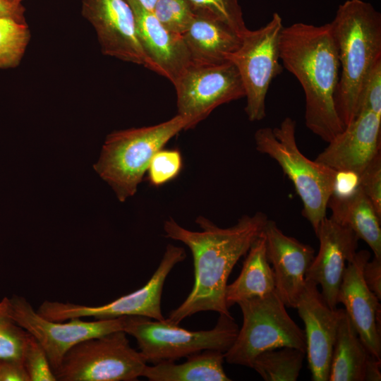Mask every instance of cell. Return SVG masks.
<instances>
[{"label":"cell","instance_id":"18","mask_svg":"<svg viewBox=\"0 0 381 381\" xmlns=\"http://www.w3.org/2000/svg\"><path fill=\"white\" fill-rule=\"evenodd\" d=\"M135 15L136 32L146 59V68L168 79L173 85L192 64L181 35L167 29L135 0H126Z\"/></svg>","mask_w":381,"mask_h":381},{"label":"cell","instance_id":"13","mask_svg":"<svg viewBox=\"0 0 381 381\" xmlns=\"http://www.w3.org/2000/svg\"><path fill=\"white\" fill-rule=\"evenodd\" d=\"M81 13L94 28L104 55L146 66L135 15L126 0H82Z\"/></svg>","mask_w":381,"mask_h":381},{"label":"cell","instance_id":"36","mask_svg":"<svg viewBox=\"0 0 381 381\" xmlns=\"http://www.w3.org/2000/svg\"><path fill=\"white\" fill-rule=\"evenodd\" d=\"M0 381H30L23 361L1 360Z\"/></svg>","mask_w":381,"mask_h":381},{"label":"cell","instance_id":"40","mask_svg":"<svg viewBox=\"0 0 381 381\" xmlns=\"http://www.w3.org/2000/svg\"><path fill=\"white\" fill-rule=\"evenodd\" d=\"M6 1L13 5L19 6V5H21V2L23 0H6Z\"/></svg>","mask_w":381,"mask_h":381},{"label":"cell","instance_id":"12","mask_svg":"<svg viewBox=\"0 0 381 381\" xmlns=\"http://www.w3.org/2000/svg\"><path fill=\"white\" fill-rule=\"evenodd\" d=\"M11 317L32 335L47 353L55 372L68 351L85 340L123 330L124 318L96 319L93 321L72 318L65 321L48 320L34 309L24 297L9 298Z\"/></svg>","mask_w":381,"mask_h":381},{"label":"cell","instance_id":"34","mask_svg":"<svg viewBox=\"0 0 381 381\" xmlns=\"http://www.w3.org/2000/svg\"><path fill=\"white\" fill-rule=\"evenodd\" d=\"M359 176L349 171H337L332 195L345 198L352 195L358 188Z\"/></svg>","mask_w":381,"mask_h":381},{"label":"cell","instance_id":"37","mask_svg":"<svg viewBox=\"0 0 381 381\" xmlns=\"http://www.w3.org/2000/svg\"><path fill=\"white\" fill-rule=\"evenodd\" d=\"M25 8L22 5H13L6 0H0V16L13 18L19 21L25 22Z\"/></svg>","mask_w":381,"mask_h":381},{"label":"cell","instance_id":"20","mask_svg":"<svg viewBox=\"0 0 381 381\" xmlns=\"http://www.w3.org/2000/svg\"><path fill=\"white\" fill-rule=\"evenodd\" d=\"M192 64H217L241 45L242 37L225 23L194 14L188 28L182 35Z\"/></svg>","mask_w":381,"mask_h":381},{"label":"cell","instance_id":"39","mask_svg":"<svg viewBox=\"0 0 381 381\" xmlns=\"http://www.w3.org/2000/svg\"><path fill=\"white\" fill-rule=\"evenodd\" d=\"M148 11L152 12L157 0H135Z\"/></svg>","mask_w":381,"mask_h":381},{"label":"cell","instance_id":"23","mask_svg":"<svg viewBox=\"0 0 381 381\" xmlns=\"http://www.w3.org/2000/svg\"><path fill=\"white\" fill-rule=\"evenodd\" d=\"M224 353L205 350L187 356L183 363L164 361L147 365L142 377L150 381H230L223 368Z\"/></svg>","mask_w":381,"mask_h":381},{"label":"cell","instance_id":"27","mask_svg":"<svg viewBox=\"0 0 381 381\" xmlns=\"http://www.w3.org/2000/svg\"><path fill=\"white\" fill-rule=\"evenodd\" d=\"M196 15L219 20L236 32L241 37L248 30L245 24L238 0H186Z\"/></svg>","mask_w":381,"mask_h":381},{"label":"cell","instance_id":"4","mask_svg":"<svg viewBox=\"0 0 381 381\" xmlns=\"http://www.w3.org/2000/svg\"><path fill=\"white\" fill-rule=\"evenodd\" d=\"M254 139L256 150L274 159L292 182L303 204V216L316 234L327 217L337 171L301 152L296 140V121L290 117L278 127L259 128Z\"/></svg>","mask_w":381,"mask_h":381},{"label":"cell","instance_id":"22","mask_svg":"<svg viewBox=\"0 0 381 381\" xmlns=\"http://www.w3.org/2000/svg\"><path fill=\"white\" fill-rule=\"evenodd\" d=\"M246 254L239 275L226 285L225 302L228 308L241 301L268 295L275 289L274 273L267 260L262 231Z\"/></svg>","mask_w":381,"mask_h":381},{"label":"cell","instance_id":"31","mask_svg":"<svg viewBox=\"0 0 381 381\" xmlns=\"http://www.w3.org/2000/svg\"><path fill=\"white\" fill-rule=\"evenodd\" d=\"M22 361L30 381H56L46 352L29 333L25 341Z\"/></svg>","mask_w":381,"mask_h":381},{"label":"cell","instance_id":"5","mask_svg":"<svg viewBox=\"0 0 381 381\" xmlns=\"http://www.w3.org/2000/svg\"><path fill=\"white\" fill-rule=\"evenodd\" d=\"M186 125L177 114L154 126L114 131L107 135L94 169L124 202L136 193L152 157Z\"/></svg>","mask_w":381,"mask_h":381},{"label":"cell","instance_id":"17","mask_svg":"<svg viewBox=\"0 0 381 381\" xmlns=\"http://www.w3.org/2000/svg\"><path fill=\"white\" fill-rule=\"evenodd\" d=\"M366 250L356 252L348 262L339 286L337 303L344 310L368 351L381 359L380 304L378 298L365 284L363 268L370 258Z\"/></svg>","mask_w":381,"mask_h":381},{"label":"cell","instance_id":"9","mask_svg":"<svg viewBox=\"0 0 381 381\" xmlns=\"http://www.w3.org/2000/svg\"><path fill=\"white\" fill-rule=\"evenodd\" d=\"M284 26L277 13L263 27L243 35L240 47L226 56L237 68L246 97L245 111L250 121L266 116V96L273 79L283 71L279 41Z\"/></svg>","mask_w":381,"mask_h":381},{"label":"cell","instance_id":"28","mask_svg":"<svg viewBox=\"0 0 381 381\" xmlns=\"http://www.w3.org/2000/svg\"><path fill=\"white\" fill-rule=\"evenodd\" d=\"M28 332L13 319L9 298L0 301V360L22 361Z\"/></svg>","mask_w":381,"mask_h":381},{"label":"cell","instance_id":"26","mask_svg":"<svg viewBox=\"0 0 381 381\" xmlns=\"http://www.w3.org/2000/svg\"><path fill=\"white\" fill-rule=\"evenodd\" d=\"M30 38L25 22L0 16V68L17 66Z\"/></svg>","mask_w":381,"mask_h":381},{"label":"cell","instance_id":"1","mask_svg":"<svg viewBox=\"0 0 381 381\" xmlns=\"http://www.w3.org/2000/svg\"><path fill=\"white\" fill-rule=\"evenodd\" d=\"M268 219L265 213L243 215L236 224L221 228L200 216L195 222L200 231L182 227L174 219L164 223L165 236L186 245L192 253L194 284L183 302L165 319L179 325L185 318L202 311L231 316L225 302L228 278L239 259L261 234Z\"/></svg>","mask_w":381,"mask_h":381},{"label":"cell","instance_id":"41","mask_svg":"<svg viewBox=\"0 0 381 381\" xmlns=\"http://www.w3.org/2000/svg\"><path fill=\"white\" fill-rule=\"evenodd\" d=\"M1 360H0V376H1Z\"/></svg>","mask_w":381,"mask_h":381},{"label":"cell","instance_id":"30","mask_svg":"<svg viewBox=\"0 0 381 381\" xmlns=\"http://www.w3.org/2000/svg\"><path fill=\"white\" fill-rule=\"evenodd\" d=\"M152 13L167 29L181 35L194 16L186 0H157Z\"/></svg>","mask_w":381,"mask_h":381},{"label":"cell","instance_id":"38","mask_svg":"<svg viewBox=\"0 0 381 381\" xmlns=\"http://www.w3.org/2000/svg\"><path fill=\"white\" fill-rule=\"evenodd\" d=\"M381 359L370 354L367 361L364 381H380L381 380Z\"/></svg>","mask_w":381,"mask_h":381},{"label":"cell","instance_id":"3","mask_svg":"<svg viewBox=\"0 0 381 381\" xmlns=\"http://www.w3.org/2000/svg\"><path fill=\"white\" fill-rule=\"evenodd\" d=\"M329 23L340 64L334 103L345 127L356 117L364 83L381 60V15L369 3L348 0Z\"/></svg>","mask_w":381,"mask_h":381},{"label":"cell","instance_id":"35","mask_svg":"<svg viewBox=\"0 0 381 381\" xmlns=\"http://www.w3.org/2000/svg\"><path fill=\"white\" fill-rule=\"evenodd\" d=\"M363 278L367 286L381 299V258L373 256L363 268Z\"/></svg>","mask_w":381,"mask_h":381},{"label":"cell","instance_id":"21","mask_svg":"<svg viewBox=\"0 0 381 381\" xmlns=\"http://www.w3.org/2000/svg\"><path fill=\"white\" fill-rule=\"evenodd\" d=\"M327 207L333 220L351 229L369 246L373 256L381 258V217L359 186L345 198L332 195Z\"/></svg>","mask_w":381,"mask_h":381},{"label":"cell","instance_id":"15","mask_svg":"<svg viewBox=\"0 0 381 381\" xmlns=\"http://www.w3.org/2000/svg\"><path fill=\"white\" fill-rule=\"evenodd\" d=\"M315 235L320 242L319 250L307 270L306 280L320 286L326 303L335 309L347 263L357 252L359 238L351 229L327 217Z\"/></svg>","mask_w":381,"mask_h":381},{"label":"cell","instance_id":"10","mask_svg":"<svg viewBox=\"0 0 381 381\" xmlns=\"http://www.w3.org/2000/svg\"><path fill=\"white\" fill-rule=\"evenodd\" d=\"M186 257L183 248L168 244L151 278L136 291L100 306L44 301L37 311L42 317L54 321L84 317L112 319L135 315L163 320L165 318L162 313L161 299L164 282L173 267Z\"/></svg>","mask_w":381,"mask_h":381},{"label":"cell","instance_id":"11","mask_svg":"<svg viewBox=\"0 0 381 381\" xmlns=\"http://www.w3.org/2000/svg\"><path fill=\"white\" fill-rule=\"evenodd\" d=\"M178 114L185 130L195 127L217 107L245 97L236 67L230 61L217 64H191L174 85Z\"/></svg>","mask_w":381,"mask_h":381},{"label":"cell","instance_id":"33","mask_svg":"<svg viewBox=\"0 0 381 381\" xmlns=\"http://www.w3.org/2000/svg\"><path fill=\"white\" fill-rule=\"evenodd\" d=\"M358 186L381 217V155L372 159L359 176Z\"/></svg>","mask_w":381,"mask_h":381},{"label":"cell","instance_id":"14","mask_svg":"<svg viewBox=\"0 0 381 381\" xmlns=\"http://www.w3.org/2000/svg\"><path fill=\"white\" fill-rule=\"evenodd\" d=\"M295 308L305 325L306 353L311 380L328 381L333 348L343 308H331L318 285L310 280H306L304 289Z\"/></svg>","mask_w":381,"mask_h":381},{"label":"cell","instance_id":"24","mask_svg":"<svg viewBox=\"0 0 381 381\" xmlns=\"http://www.w3.org/2000/svg\"><path fill=\"white\" fill-rule=\"evenodd\" d=\"M371 353L343 309L333 348L328 381H364Z\"/></svg>","mask_w":381,"mask_h":381},{"label":"cell","instance_id":"8","mask_svg":"<svg viewBox=\"0 0 381 381\" xmlns=\"http://www.w3.org/2000/svg\"><path fill=\"white\" fill-rule=\"evenodd\" d=\"M119 330L81 341L71 349L54 372L56 381H135L147 365Z\"/></svg>","mask_w":381,"mask_h":381},{"label":"cell","instance_id":"16","mask_svg":"<svg viewBox=\"0 0 381 381\" xmlns=\"http://www.w3.org/2000/svg\"><path fill=\"white\" fill-rule=\"evenodd\" d=\"M267 260L274 273L275 292L289 308H296L305 284L306 274L315 256L310 246L284 234L273 220L262 230Z\"/></svg>","mask_w":381,"mask_h":381},{"label":"cell","instance_id":"2","mask_svg":"<svg viewBox=\"0 0 381 381\" xmlns=\"http://www.w3.org/2000/svg\"><path fill=\"white\" fill-rule=\"evenodd\" d=\"M279 52L284 67L303 90L306 126L322 140L331 141L345 127L334 103L340 64L330 23L284 27Z\"/></svg>","mask_w":381,"mask_h":381},{"label":"cell","instance_id":"19","mask_svg":"<svg viewBox=\"0 0 381 381\" xmlns=\"http://www.w3.org/2000/svg\"><path fill=\"white\" fill-rule=\"evenodd\" d=\"M380 133L381 116L370 111L359 112L315 160L336 171L360 176L380 152Z\"/></svg>","mask_w":381,"mask_h":381},{"label":"cell","instance_id":"6","mask_svg":"<svg viewBox=\"0 0 381 381\" xmlns=\"http://www.w3.org/2000/svg\"><path fill=\"white\" fill-rule=\"evenodd\" d=\"M238 326L232 316L219 314L209 330L190 331L163 320L144 316L124 318L123 331L134 337L147 363L175 361L205 350L225 353L236 338Z\"/></svg>","mask_w":381,"mask_h":381},{"label":"cell","instance_id":"32","mask_svg":"<svg viewBox=\"0 0 381 381\" xmlns=\"http://www.w3.org/2000/svg\"><path fill=\"white\" fill-rule=\"evenodd\" d=\"M363 111L381 116V60L373 67L363 86L356 115Z\"/></svg>","mask_w":381,"mask_h":381},{"label":"cell","instance_id":"25","mask_svg":"<svg viewBox=\"0 0 381 381\" xmlns=\"http://www.w3.org/2000/svg\"><path fill=\"white\" fill-rule=\"evenodd\" d=\"M306 356V351L298 348H277L260 353L252 368L265 381H296Z\"/></svg>","mask_w":381,"mask_h":381},{"label":"cell","instance_id":"29","mask_svg":"<svg viewBox=\"0 0 381 381\" xmlns=\"http://www.w3.org/2000/svg\"><path fill=\"white\" fill-rule=\"evenodd\" d=\"M183 167L181 152L177 149H161L152 157L147 179L151 186H161L175 179Z\"/></svg>","mask_w":381,"mask_h":381},{"label":"cell","instance_id":"7","mask_svg":"<svg viewBox=\"0 0 381 381\" xmlns=\"http://www.w3.org/2000/svg\"><path fill=\"white\" fill-rule=\"evenodd\" d=\"M237 304L243 324L233 344L224 353L228 363L252 368L255 358L267 350L289 346L306 351L304 331L289 316L275 291Z\"/></svg>","mask_w":381,"mask_h":381}]
</instances>
